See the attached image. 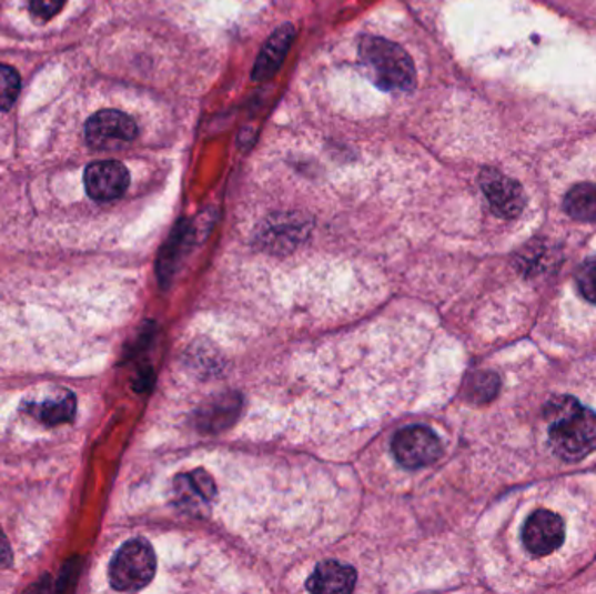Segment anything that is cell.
Segmentation results:
<instances>
[{"instance_id":"obj_1","label":"cell","mask_w":596,"mask_h":594,"mask_svg":"<svg viewBox=\"0 0 596 594\" xmlns=\"http://www.w3.org/2000/svg\"><path fill=\"white\" fill-rule=\"evenodd\" d=\"M549 445L567 462L583 461L596 452V413L585 409L576 397H555L546 406Z\"/></svg>"},{"instance_id":"obj_2","label":"cell","mask_w":596,"mask_h":594,"mask_svg":"<svg viewBox=\"0 0 596 594\" xmlns=\"http://www.w3.org/2000/svg\"><path fill=\"white\" fill-rule=\"evenodd\" d=\"M357 54L366 78L382 91H412L417 84L414 60L405 49L384 37L365 36L360 39Z\"/></svg>"},{"instance_id":"obj_3","label":"cell","mask_w":596,"mask_h":594,"mask_svg":"<svg viewBox=\"0 0 596 594\" xmlns=\"http://www.w3.org/2000/svg\"><path fill=\"white\" fill-rule=\"evenodd\" d=\"M158 568L154 550L145 538H131L119 547L109 566L110 586L134 593L151 584Z\"/></svg>"},{"instance_id":"obj_4","label":"cell","mask_w":596,"mask_h":594,"mask_svg":"<svg viewBox=\"0 0 596 594\" xmlns=\"http://www.w3.org/2000/svg\"><path fill=\"white\" fill-rule=\"evenodd\" d=\"M139 137V125L128 113L100 110L84 125L85 143L94 150H119Z\"/></svg>"},{"instance_id":"obj_5","label":"cell","mask_w":596,"mask_h":594,"mask_svg":"<svg viewBox=\"0 0 596 594\" xmlns=\"http://www.w3.org/2000/svg\"><path fill=\"white\" fill-rule=\"evenodd\" d=\"M391 449L396 461L406 470H421L434 464L443 452L442 441L426 425H412L397 431Z\"/></svg>"},{"instance_id":"obj_6","label":"cell","mask_w":596,"mask_h":594,"mask_svg":"<svg viewBox=\"0 0 596 594\" xmlns=\"http://www.w3.org/2000/svg\"><path fill=\"white\" fill-rule=\"evenodd\" d=\"M479 187L491 204V210L501 219H516L524 211L525 202H527L524 189L501 171H483L479 177Z\"/></svg>"},{"instance_id":"obj_7","label":"cell","mask_w":596,"mask_h":594,"mask_svg":"<svg viewBox=\"0 0 596 594\" xmlns=\"http://www.w3.org/2000/svg\"><path fill=\"white\" fill-rule=\"evenodd\" d=\"M522 537H524L528 553L536 554V556H548L564 544V520L553 511H534L525 522Z\"/></svg>"},{"instance_id":"obj_8","label":"cell","mask_w":596,"mask_h":594,"mask_svg":"<svg viewBox=\"0 0 596 594\" xmlns=\"http://www.w3.org/2000/svg\"><path fill=\"white\" fill-rule=\"evenodd\" d=\"M84 187L93 201H115L127 194L130 171L119 161L91 162L84 171Z\"/></svg>"},{"instance_id":"obj_9","label":"cell","mask_w":596,"mask_h":594,"mask_svg":"<svg viewBox=\"0 0 596 594\" xmlns=\"http://www.w3.org/2000/svg\"><path fill=\"white\" fill-rule=\"evenodd\" d=\"M295 29L290 23L281 24L280 29L269 37L259 58H256L255 67H253V81L264 82L269 81L272 75H276L290 48H292L293 41H295Z\"/></svg>"},{"instance_id":"obj_10","label":"cell","mask_w":596,"mask_h":594,"mask_svg":"<svg viewBox=\"0 0 596 594\" xmlns=\"http://www.w3.org/2000/svg\"><path fill=\"white\" fill-rule=\"evenodd\" d=\"M356 571L341 562H323L307 578L305 587L316 594H345L356 586Z\"/></svg>"},{"instance_id":"obj_11","label":"cell","mask_w":596,"mask_h":594,"mask_svg":"<svg viewBox=\"0 0 596 594\" xmlns=\"http://www.w3.org/2000/svg\"><path fill=\"white\" fill-rule=\"evenodd\" d=\"M78 410V401L72 393H63L61 397L44 401V403L29 404L27 412L36 416L44 425H60L72 422Z\"/></svg>"},{"instance_id":"obj_12","label":"cell","mask_w":596,"mask_h":594,"mask_svg":"<svg viewBox=\"0 0 596 594\" xmlns=\"http://www.w3.org/2000/svg\"><path fill=\"white\" fill-rule=\"evenodd\" d=\"M568 217L579 222L596 220V187L592 183H579L568 192L564 202Z\"/></svg>"},{"instance_id":"obj_13","label":"cell","mask_w":596,"mask_h":594,"mask_svg":"<svg viewBox=\"0 0 596 594\" xmlns=\"http://www.w3.org/2000/svg\"><path fill=\"white\" fill-rule=\"evenodd\" d=\"M21 90L20 73L12 67L0 63V110H9L14 105Z\"/></svg>"},{"instance_id":"obj_14","label":"cell","mask_w":596,"mask_h":594,"mask_svg":"<svg viewBox=\"0 0 596 594\" xmlns=\"http://www.w3.org/2000/svg\"><path fill=\"white\" fill-rule=\"evenodd\" d=\"M576 283L580 295L585 296L588 302L596 303V260L580 265L576 274Z\"/></svg>"},{"instance_id":"obj_15","label":"cell","mask_w":596,"mask_h":594,"mask_svg":"<svg viewBox=\"0 0 596 594\" xmlns=\"http://www.w3.org/2000/svg\"><path fill=\"white\" fill-rule=\"evenodd\" d=\"M67 0H29V9L37 20H53L65 8Z\"/></svg>"},{"instance_id":"obj_16","label":"cell","mask_w":596,"mask_h":594,"mask_svg":"<svg viewBox=\"0 0 596 594\" xmlns=\"http://www.w3.org/2000/svg\"><path fill=\"white\" fill-rule=\"evenodd\" d=\"M497 391H499V381L494 373H482L473 382V396L479 397V400H492Z\"/></svg>"},{"instance_id":"obj_17","label":"cell","mask_w":596,"mask_h":594,"mask_svg":"<svg viewBox=\"0 0 596 594\" xmlns=\"http://www.w3.org/2000/svg\"><path fill=\"white\" fill-rule=\"evenodd\" d=\"M12 565V551L9 546L8 537L0 528V568H8Z\"/></svg>"}]
</instances>
